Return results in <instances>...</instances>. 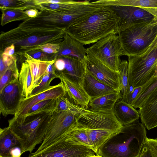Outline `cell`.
I'll list each match as a JSON object with an SVG mask.
<instances>
[{"mask_svg": "<svg viewBox=\"0 0 157 157\" xmlns=\"http://www.w3.org/2000/svg\"><path fill=\"white\" fill-rule=\"evenodd\" d=\"M66 29L48 28L24 24L0 35L1 51L13 44L15 55H23L33 48L47 43H59L63 40Z\"/></svg>", "mask_w": 157, "mask_h": 157, "instance_id": "1", "label": "cell"}, {"mask_svg": "<svg viewBox=\"0 0 157 157\" xmlns=\"http://www.w3.org/2000/svg\"><path fill=\"white\" fill-rule=\"evenodd\" d=\"M120 18L105 7L66 29V33L83 45L96 43L109 36L118 34Z\"/></svg>", "mask_w": 157, "mask_h": 157, "instance_id": "2", "label": "cell"}, {"mask_svg": "<svg viewBox=\"0 0 157 157\" xmlns=\"http://www.w3.org/2000/svg\"><path fill=\"white\" fill-rule=\"evenodd\" d=\"M76 126L86 131L96 154L106 141L120 132L123 127L113 109L95 110L82 108L76 116Z\"/></svg>", "mask_w": 157, "mask_h": 157, "instance_id": "3", "label": "cell"}, {"mask_svg": "<svg viewBox=\"0 0 157 157\" xmlns=\"http://www.w3.org/2000/svg\"><path fill=\"white\" fill-rule=\"evenodd\" d=\"M147 138L145 127L137 121L123 126L121 131L106 141L96 154L101 157H139Z\"/></svg>", "mask_w": 157, "mask_h": 157, "instance_id": "4", "label": "cell"}, {"mask_svg": "<svg viewBox=\"0 0 157 157\" xmlns=\"http://www.w3.org/2000/svg\"><path fill=\"white\" fill-rule=\"evenodd\" d=\"M53 113H40L8 121V127L17 138L22 154L26 151L32 153L42 142Z\"/></svg>", "mask_w": 157, "mask_h": 157, "instance_id": "5", "label": "cell"}, {"mask_svg": "<svg viewBox=\"0 0 157 157\" xmlns=\"http://www.w3.org/2000/svg\"><path fill=\"white\" fill-rule=\"evenodd\" d=\"M123 56L140 55L149 46L157 35V17L119 29L118 34Z\"/></svg>", "mask_w": 157, "mask_h": 157, "instance_id": "6", "label": "cell"}, {"mask_svg": "<svg viewBox=\"0 0 157 157\" xmlns=\"http://www.w3.org/2000/svg\"><path fill=\"white\" fill-rule=\"evenodd\" d=\"M128 57L130 86L133 88L143 85L154 76L157 68V35L143 52Z\"/></svg>", "mask_w": 157, "mask_h": 157, "instance_id": "7", "label": "cell"}, {"mask_svg": "<svg viewBox=\"0 0 157 157\" xmlns=\"http://www.w3.org/2000/svg\"><path fill=\"white\" fill-rule=\"evenodd\" d=\"M87 54L96 58L112 70L119 72L123 51L118 36H109L86 48Z\"/></svg>", "mask_w": 157, "mask_h": 157, "instance_id": "8", "label": "cell"}, {"mask_svg": "<svg viewBox=\"0 0 157 157\" xmlns=\"http://www.w3.org/2000/svg\"><path fill=\"white\" fill-rule=\"evenodd\" d=\"M77 111H54L49 121L43 141L37 150H42L62 140L76 125Z\"/></svg>", "mask_w": 157, "mask_h": 157, "instance_id": "9", "label": "cell"}, {"mask_svg": "<svg viewBox=\"0 0 157 157\" xmlns=\"http://www.w3.org/2000/svg\"><path fill=\"white\" fill-rule=\"evenodd\" d=\"M94 153L86 147L62 140L44 149L30 153L28 157H89Z\"/></svg>", "mask_w": 157, "mask_h": 157, "instance_id": "10", "label": "cell"}, {"mask_svg": "<svg viewBox=\"0 0 157 157\" xmlns=\"http://www.w3.org/2000/svg\"><path fill=\"white\" fill-rule=\"evenodd\" d=\"M18 79L13 81L0 90V112L4 117L14 115L24 98Z\"/></svg>", "mask_w": 157, "mask_h": 157, "instance_id": "11", "label": "cell"}, {"mask_svg": "<svg viewBox=\"0 0 157 157\" xmlns=\"http://www.w3.org/2000/svg\"><path fill=\"white\" fill-rule=\"evenodd\" d=\"M84 60L87 69L95 78L117 90H121L119 72L112 70L88 54Z\"/></svg>", "mask_w": 157, "mask_h": 157, "instance_id": "12", "label": "cell"}, {"mask_svg": "<svg viewBox=\"0 0 157 157\" xmlns=\"http://www.w3.org/2000/svg\"><path fill=\"white\" fill-rule=\"evenodd\" d=\"M66 94L63 83L61 81L59 84L52 86L48 90L36 94L31 95L27 98H24L21 101L17 112L13 118H22L36 103L45 100L57 98Z\"/></svg>", "mask_w": 157, "mask_h": 157, "instance_id": "13", "label": "cell"}, {"mask_svg": "<svg viewBox=\"0 0 157 157\" xmlns=\"http://www.w3.org/2000/svg\"><path fill=\"white\" fill-rule=\"evenodd\" d=\"M105 7L120 18L119 29L153 19L154 16L142 8L127 6L112 5Z\"/></svg>", "mask_w": 157, "mask_h": 157, "instance_id": "14", "label": "cell"}, {"mask_svg": "<svg viewBox=\"0 0 157 157\" xmlns=\"http://www.w3.org/2000/svg\"><path fill=\"white\" fill-rule=\"evenodd\" d=\"M63 82L67 94L74 104L83 108H88L91 98L81 86L71 81L63 73L57 75Z\"/></svg>", "mask_w": 157, "mask_h": 157, "instance_id": "15", "label": "cell"}, {"mask_svg": "<svg viewBox=\"0 0 157 157\" xmlns=\"http://www.w3.org/2000/svg\"><path fill=\"white\" fill-rule=\"evenodd\" d=\"M82 86L91 99L119 91L96 78L86 66Z\"/></svg>", "mask_w": 157, "mask_h": 157, "instance_id": "16", "label": "cell"}, {"mask_svg": "<svg viewBox=\"0 0 157 157\" xmlns=\"http://www.w3.org/2000/svg\"><path fill=\"white\" fill-rule=\"evenodd\" d=\"M59 57L65 62L64 70L60 74H63L68 79L82 86L86 67L84 59L68 56Z\"/></svg>", "mask_w": 157, "mask_h": 157, "instance_id": "17", "label": "cell"}, {"mask_svg": "<svg viewBox=\"0 0 157 157\" xmlns=\"http://www.w3.org/2000/svg\"><path fill=\"white\" fill-rule=\"evenodd\" d=\"M60 49L55 54L56 59L63 56H68L84 59L87 55L86 49L82 44L74 39L66 32L63 40L59 43Z\"/></svg>", "mask_w": 157, "mask_h": 157, "instance_id": "18", "label": "cell"}, {"mask_svg": "<svg viewBox=\"0 0 157 157\" xmlns=\"http://www.w3.org/2000/svg\"><path fill=\"white\" fill-rule=\"evenodd\" d=\"M143 86L132 105L135 109L140 108L157 99V76H152Z\"/></svg>", "mask_w": 157, "mask_h": 157, "instance_id": "19", "label": "cell"}, {"mask_svg": "<svg viewBox=\"0 0 157 157\" xmlns=\"http://www.w3.org/2000/svg\"><path fill=\"white\" fill-rule=\"evenodd\" d=\"M113 110L118 120L123 126L137 121L140 117L138 111L121 100L117 102Z\"/></svg>", "mask_w": 157, "mask_h": 157, "instance_id": "20", "label": "cell"}, {"mask_svg": "<svg viewBox=\"0 0 157 157\" xmlns=\"http://www.w3.org/2000/svg\"><path fill=\"white\" fill-rule=\"evenodd\" d=\"M23 55L26 59L25 61L29 64L32 77L33 90L38 86L45 75L48 66L56 59L51 61H43L35 59L26 52Z\"/></svg>", "mask_w": 157, "mask_h": 157, "instance_id": "21", "label": "cell"}, {"mask_svg": "<svg viewBox=\"0 0 157 157\" xmlns=\"http://www.w3.org/2000/svg\"><path fill=\"white\" fill-rule=\"evenodd\" d=\"M121 99V91H117L91 99L87 109L95 110L112 109L117 102Z\"/></svg>", "mask_w": 157, "mask_h": 157, "instance_id": "22", "label": "cell"}, {"mask_svg": "<svg viewBox=\"0 0 157 157\" xmlns=\"http://www.w3.org/2000/svg\"><path fill=\"white\" fill-rule=\"evenodd\" d=\"M16 147H20V144L11 130L8 127L0 128V157L11 156V150Z\"/></svg>", "mask_w": 157, "mask_h": 157, "instance_id": "23", "label": "cell"}, {"mask_svg": "<svg viewBox=\"0 0 157 157\" xmlns=\"http://www.w3.org/2000/svg\"><path fill=\"white\" fill-rule=\"evenodd\" d=\"M142 123L150 130L157 127V99L138 110Z\"/></svg>", "mask_w": 157, "mask_h": 157, "instance_id": "24", "label": "cell"}, {"mask_svg": "<svg viewBox=\"0 0 157 157\" xmlns=\"http://www.w3.org/2000/svg\"><path fill=\"white\" fill-rule=\"evenodd\" d=\"M94 2L101 7L123 5L141 8H157V0H100Z\"/></svg>", "mask_w": 157, "mask_h": 157, "instance_id": "25", "label": "cell"}, {"mask_svg": "<svg viewBox=\"0 0 157 157\" xmlns=\"http://www.w3.org/2000/svg\"><path fill=\"white\" fill-rule=\"evenodd\" d=\"M64 140L72 144L86 147L94 151L93 146L86 131L76 126L64 137Z\"/></svg>", "mask_w": 157, "mask_h": 157, "instance_id": "26", "label": "cell"}, {"mask_svg": "<svg viewBox=\"0 0 157 157\" xmlns=\"http://www.w3.org/2000/svg\"><path fill=\"white\" fill-rule=\"evenodd\" d=\"M18 80L22 87L23 96L27 98L33 91L32 77L29 64L25 61L21 66Z\"/></svg>", "mask_w": 157, "mask_h": 157, "instance_id": "27", "label": "cell"}, {"mask_svg": "<svg viewBox=\"0 0 157 157\" xmlns=\"http://www.w3.org/2000/svg\"><path fill=\"white\" fill-rule=\"evenodd\" d=\"M1 10L11 9L24 11V10L34 9L40 10V7L36 4L34 0H0Z\"/></svg>", "mask_w": 157, "mask_h": 157, "instance_id": "28", "label": "cell"}, {"mask_svg": "<svg viewBox=\"0 0 157 157\" xmlns=\"http://www.w3.org/2000/svg\"><path fill=\"white\" fill-rule=\"evenodd\" d=\"M90 2V0L76 1L66 0L60 4H42L39 5L42 9L55 10L62 13H67Z\"/></svg>", "mask_w": 157, "mask_h": 157, "instance_id": "29", "label": "cell"}, {"mask_svg": "<svg viewBox=\"0 0 157 157\" xmlns=\"http://www.w3.org/2000/svg\"><path fill=\"white\" fill-rule=\"evenodd\" d=\"M128 62L125 60L121 61L119 68V75L121 90V99L124 101L126 97L130 91L128 76Z\"/></svg>", "mask_w": 157, "mask_h": 157, "instance_id": "30", "label": "cell"}, {"mask_svg": "<svg viewBox=\"0 0 157 157\" xmlns=\"http://www.w3.org/2000/svg\"><path fill=\"white\" fill-rule=\"evenodd\" d=\"M57 98L45 100L36 103L30 109L24 117L40 113H53L57 106Z\"/></svg>", "mask_w": 157, "mask_h": 157, "instance_id": "31", "label": "cell"}, {"mask_svg": "<svg viewBox=\"0 0 157 157\" xmlns=\"http://www.w3.org/2000/svg\"><path fill=\"white\" fill-rule=\"evenodd\" d=\"M1 10L2 15L1 25L2 26L12 21H24L29 18L25 13L24 11L11 9H6Z\"/></svg>", "mask_w": 157, "mask_h": 157, "instance_id": "32", "label": "cell"}, {"mask_svg": "<svg viewBox=\"0 0 157 157\" xmlns=\"http://www.w3.org/2000/svg\"><path fill=\"white\" fill-rule=\"evenodd\" d=\"M16 60L0 76V90L11 82L18 79L19 74L17 66Z\"/></svg>", "mask_w": 157, "mask_h": 157, "instance_id": "33", "label": "cell"}, {"mask_svg": "<svg viewBox=\"0 0 157 157\" xmlns=\"http://www.w3.org/2000/svg\"><path fill=\"white\" fill-rule=\"evenodd\" d=\"M66 95L57 98V105L55 111L57 112L77 111L79 112L82 108L71 102Z\"/></svg>", "mask_w": 157, "mask_h": 157, "instance_id": "34", "label": "cell"}, {"mask_svg": "<svg viewBox=\"0 0 157 157\" xmlns=\"http://www.w3.org/2000/svg\"><path fill=\"white\" fill-rule=\"evenodd\" d=\"M56 78H58L57 75L52 74H45L43 77L39 86L33 89L31 95L40 93L51 88L52 86H50V83L54 79Z\"/></svg>", "mask_w": 157, "mask_h": 157, "instance_id": "35", "label": "cell"}, {"mask_svg": "<svg viewBox=\"0 0 157 157\" xmlns=\"http://www.w3.org/2000/svg\"><path fill=\"white\" fill-rule=\"evenodd\" d=\"M14 55L10 56L3 53L1 51L0 63V76L4 72L6 69L11 65L16 60Z\"/></svg>", "mask_w": 157, "mask_h": 157, "instance_id": "36", "label": "cell"}, {"mask_svg": "<svg viewBox=\"0 0 157 157\" xmlns=\"http://www.w3.org/2000/svg\"><path fill=\"white\" fill-rule=\"evenodd\" d=\"M59 43H47L34 48L30 51L40 50L48 54H55L57 53L59 51L60 49Z\"/></svg>", "mask_w": 157, "mask_h": 157, "instance_id": "37", "label": "cell"}, {"mask_svg": "<svg viewBox=\"0 0 157 157\" xmlns=\"http://www.w3.org/2000/svg\"><path fill=\"white\" fill-rule=\"evenodd\" d=\"M26 53L34 59L41 61H51L56 59L55 54H48L40 50H36Z\"/></svg>", "mask_w": 157, "mask_h": 157, "instance_id": "38", "label": "cell"}, {"mask_svg": "<svg viewBox=\"0 0 157 157\" xmlns=\"http://www.w3.org/2000/svg\"><path fill=\"white\" fill-rule=\"evenodd\" d=\"M149 150L152 157H157V138H147L144 143Z\"/></svg>", "mask_w": 157, "mask_h": 157, "instance_id": "39", "label": "cell"}, {"mask_svg": "<svg viewBox=\"0 0 157 157\" xmlns=\"http://www.w3.org/2000/svg\"><path fill=\"white\" fill-rule=\"evenodd\" d=\"M143 85L132 88L127 95L124 101L132 105L133 102L135 100L138 94L141 91Z\"/></svg>", "mask_w": 157, "mask_h": 157, "instance_id": "40", "label": "cell"}, {"mask_svg": "<svg viewBox=\"0 0 157 157\" xmlns=\"http://www.w3.org/2000/svg\"><path fill=\"white\" fill-rule=\"evenodd\" d=\"M54 65L57 75L61 73L64 70L65 62L64 60L61 57L56 59Z\"/></svg>", "mask_w": 157, "mask_h": 157, "instance_id": "41", "label": "cell"}, {"mask_svg": "<svg viewBox=\"0 0 157 157\" xmlns=\"http://www.w3.org/2000/svg\"><path fill=\"white\" fill-rule=\"evenodd\" d=\"M24 13L30 18L36 17L40 13V11L36 9H31L24 11Z\"/></svg>", "mask_w": 157, "mask_h": 157, "instance_id": "42", "label": "cell"}, {"mask_svg": "<svg viewBox=\"0 0 157 157\" xmlns=\"http://www.w3.org/2000/svg\"><path fill=\"white\" fill-rule=\"evenodd\" d=\"M15 46L13 44H11L6 47L3 51V53L6 55L12 56L14 55L15 53Z\"/></svg>", "mask_w": 157, "mask_h": 157, "instance_id": "43", "label": "cell"}, {"mask_svg": "<svg viewBox=\"0 0 157 157\" xmlns=\"http://www.w3.org/2000/svg\"><path fill=\"white\" fill-rule=\"evenodd\" d=\"M139 157H152L149 149L145 144L143 145Z\"/></svg>", "mask_w": 157, "mask_h": 157, "instance_id": "44", "label": "cell"}, {"mask_svg": "<svg viewBox=\"0 0 157 157\" xmlns=\"http://www.w3.org/2000/svg\"><path fill=\"white\" fill-rule=\"evenodd\" d=\"M21 150L20 147L13 148L10 152V155L12 157H21Z\"/></svg>", "mask_w": 157, "mask_h": 157, "instance_id": "45", "label": "cell"}, {"mask_svg": "<svg viewBox=\"0 0 157 157\" xmlns=\"http://www.w3.org/2000/svg\"><path fill=\"white\" fill-rule=\"evenodd\" d=\"M145 10L152 15L154 17H157V8H142Z\"/></svg>", "mask_w": 157, "mask_h": 157, "instance_id": "46", "label": "cell"}, {"mask_svg": "<svg viewBox=\"0 0 157 157\" xmlns=\"http://www.w3.org/2000/svg\"><path fill=\"white\" fill-rule=\"evenodd\" d=\"M89 157H101V156L98 155H95L90 156Z\"/></svg>", "mask_w": 157, "mask_h": 157, "instance_id": "47", "label": "cell"}, {"mask_svg": "<svg viewBox=\"0 0 157 157\" xmlns=\"http://www.w3.org/2000/svg\"><path fill=\"white\" fill-rule=\"evenodd\" d=\"M154 76H157V68L156 69V70L155 72V74L154 75Z\"/></svg>", "mask_w": 157, "mask_h": 157, "instance_id": "48", "label": "cell"}, {"mask_svg": "<svg viewBox=\"0 0 157 157\" xmlns=\"http://www.w3.org/2000/svg\"><path fill=\"white\" fill-rule=\"evenodd\" d=\"M12 157V156H8V157Z\"/></svg>", "mask_w": 157, "mask_h": 157, "instance_id": "49", "label": "cell"}]
</instances>
